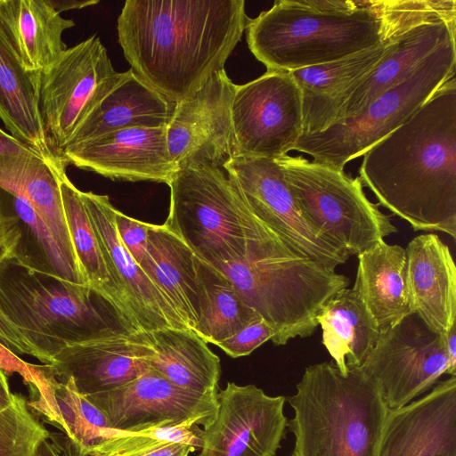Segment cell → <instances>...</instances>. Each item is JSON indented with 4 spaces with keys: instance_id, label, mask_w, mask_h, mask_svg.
<instances>
[{
    "instance_id": "3957f363",
    "label": "cell",
    "mask_w": 456,
    "mask_h": 456,
    "mask_svg": "<svg viewBox=\"0 0 456 456\" xmlns=\"http://www.w3.org/2000/svg\"><path fill=\"white\" fill-rule=\"evenodd\" d=\"M247 42L267 70L331 62L381 43L377 0H280L249 19Z\"/></svg>"
},
{
    "instance_id": "ac0fdd59",
    "label": "cell",
    "mask_w": 456,
    "mask_h": 456,
    "mask_svg": "<svg viewBox=\"0 0 456 456\" xmlns=\"http://www.w3.org/2000/svg\"><path fill=\"white\" fill-rule=\"evenodd\" d=\"M67 164L111 180L168 184L178 168L167 142L166 127L116 130L62 150Z\"/></svg>"
},
{
    "instance_id": "f546056e",
    "label": "cell",
    "mask_w": 456,
    "mask_h": 456,
    "mask_svg": "<svg viewBox=\"0 0 456 456\" xmlns=\"http://www.w3.org/2000/svg\"><path fill=\"white\" fill-rule=\"evenodd\" d=\"M322 330V344L343 375L360 368L380 331L353 289L339 290L317 317Z\"/></svg>"
},
{
    "instance_id": "f35d334b",
    "label": "cell",
    "mask_w": 456,
    "mask_h": 456,
    "mask_svg": "<svg viewBox=\"0 0 456 456\" xmlns=\"http://www.w3.org/2000/svg\"><path fill=\"white\" fill-rule=\"evenodd\" d=\"M115 222L122 243L140 265L146 254L148 224L129 217L118 209H116Z\"/></svg>"
},
{
    "instance_id": "603a6c76",
    "label": "cell",
    "mask_w": 456,
    "mask_h": 456,
    "mask_svg": "<svg viewBox=\"0 0 456 456\" xmlns=\"http://www.w3.org/2000/svg\"><path fill=\"white\" fill-rule=\"evenodd\" d=\"M411 305L433 332L445 335L456 325V268L438 235L420 234L405 248Z\"/></svg>"
},
{
    "instance_id": "d6986e66",
    "label": "cell",
    "mask_w": 456,
    "mask_h": 456,
    "mask_svg": "<svg viewBox=\"0 0 456 456\" xmlns=\"http://www.w3.org/2000/svg\"><path fill=\"white\" fill-rule=\"evenodd\" d=\"M376 456H456V377L389 410Z\"/></svg>"
},
{
    "instance_id": "bcb514c9",
    "label": "cell",
    "mask_w": 456,
    "mask_h": 456,
    "mask_svg": "<svg viewBox=\"0 0 456 456\" xmlns=\"http://www.w3.org/2000/svg\"><path fill=\"white\" fill-rule=\"evenodd\" d=\"M8 377L0 370V412L12 404L14 398L9 387Z\"/></svg>"
},
{
    "instance_id": "d590c367",
    "label": "cell",
    "mask_w": 456,
    "mask_h": 456,
    "mask_svg": "<svg viewBox=\"0 0 456 456\" xmlns=\"http://www.w3.org/2000/svg\"><path fill=\"white\" fill-rule=\"evenodd\" d=\"M0 370L6 377L19 374L30 393L28 405L51 424L54 419L53 391L58 382L52 364H33L22 360L0 342Z\"/></svg>"
},
{
    "instance_id": "b9f144b4",
    "label": "cell",
    "mask_w": 456,
    "mask_h": 456,
    "mask_svg": "<svg viewBox=\"0 0 456 456\" xmlns=\"http://www.w3.org/2000/svg\"><path fill=\"white\" fill-rule=\"evenodd\" d=\"M198 449L183 442H169L143 448L140 451L122 456H189Z\"/></svg>"
},
{
    "instance_id": "7402d4cb",
    "label": "cell",
    "mask_w": 456,
    "mask_h": 456,
    "mask_svg": "<svg viewBox=\"0 0 456 456\" xmlns=\"http://www.w3.org/2000/svg\"><path fill=\"white\" fill-rule=\"evenodd\" d=\"M400 34L381 32V43L372 48L289 71L302 94L303 134L324 131L333 124L352 88L375 69Z\"/></svg>"
},
{
    "instance_id": "277c9868",
    "label": "cell",
    "mask_w": 456,
    "mask_h": 456,
    "mask_svg": "<svg viewBox=\"0 0 456 456\" xmlns=\"http://www.w3.org/2000/svg\"><path fill=\"white\" fill-rule=\"evenodd\" d=\"M286 400L291 456H376L389 409L361 368L343 375L332 362L311 364Z\"/></svg>"
},
{
    "instance_id": "836d02e7",
    "label": "cell",
    "mask_w": 456,
    "mask_h": 456,
    "mask_svg": "<svg viewBox=\"0 0 456 456\" xmlns=\"http://www.w3.org/2000/svg\"><path fill=\"white\" fill-rule=\"evenodd\" d=\"M200 267L207 305L193 332L205 342L216 346L260 316L243 301L232 281L222 272L203 261Z\"/></svg>"
},
{
    "instance_id": "e575fe53",
    "label": "cell",
    "mask_w": 456,
    "mask_h": 456,
    "mask_svg": "<svg viewBox=\"0 0 456 456\" xmlns=\"http://www.w3.org/2000/svg\"><path fill=\"white\" fill-rule=\"evenodd\" d=\"M50 433L20 394L0 412V456H32L37 444Z\"/></svg>"
},
{
    "instance_id": "1f68e13d",
    "label": "cell",
    "mask_w": 456,
    "mask_h": 456,
    "mask_svg": "<svg viewBox=\"0 0 456 456\" xmlns=\"http://www.w3.org/2000/svg\"><path fill=\"white\" fill-rule=\"evenodd\" d=\"M66 166L63 164L60 167L59 185L65 220L79 268L88 285L112 307L123 327L121 305L82 200L81 191L67 176Z\"/></svg>"
},
{
    "instance_id": "f6af8a7d",
    "label": "cell",
    "mask_w": 456,
    "mask_h": 456,
    "mask_svg": "<svg viewBox=\"0 0 456 456\" xmlns=\"http://www.w3.org/2000/svg\"><path fill=\"white\" fill-rule=\"evenodd\" d=\"M54 9L61 13L63 11L82 9L97 4L99 0H50Z\"/></svg>"
},
{
    "instance_id": "30bf717a",
    "label": "cell",
    "mask_w": 456,
    "mask_h": 456,
    "mask_svg": "<svg viewBox=\"0 0 456 456\" xmlns=\"http://www.w3.org/2000/svg\"><path fill=\"white\" fill-rule=\"evenodd\" d=\"M122 77L96 35L68 48L40 72L39 110L54 154L61 157L77 128Z\"/></svg>"
},
{
    "instance_id": "9a60e30c",
    "label": "cell",
    "mask_w": 456,
    "mask_h": 456,
    "mask_svg": "<svg viewBox=\"0 0 456 456\" xmlns=\"http://www.w3.org/2000/svg\"><path fill=\"white\" fill-rule=\"evenodd\" d=\"M120 432L180 427L209 426L217 397L180 387L149 368L134 380L113 390L85 396Z\"/></svg>"
},
{
    "instance_id": "f1b7e54d",
    "label": "cell",
    "mask_w": 456,
    "mask_h": 456,
    "mask_svg": "<svg viewBox=\"0 0 456 456\" xmlns=\"http://www.w3.org/2000/svg\"><path fill=\"white\" fill-rule=\"evenodd\" d=\"M40 72L24 69L0 27V119L10 134L47 158L50 149L39 110Z\"/></svg>"
},
{
    "instance_id": "8992f818",
    "label": "cell",
    "mask_w": 456,
    "mask_h": 456,
    "mask_svg": "<svg viewBox=\"0 0 456 456\" xmlns=\"http://www.w3.org/2000/svg\"><path fill=\"white\" fill-rule=\"evenodd\" d=\"M11 255L0 261V310L45 364L67 346L126 331L89 285L29 269Z\"/></svg>"
},
{
    "instance_id": "74e56055",
    "label": "cell",
    "mask_w": 456,
    "mask_h": 456,
    "mask_svg": "<svg viewBox=\"0 0 456 456\" xmlns=\"http://www.w3.org/2000/svg\"><path fill=\"white\" fill-rule=\"evenodd\" d=\"M275 336L274 330L261 317L216 346L229 356L237 358L250 354L255 349Z\"/></svg>"
},
{
    "instance_id": "ba28073f",
    "label": "cell",
    "mask_w": 456,
    "mask_h": 456,
    "mask_svg": "<svg viewBox=\"0 0 456 456\" xmlns=\"http://www.w3.org/2000/svg\"><path fill=\"white\" fill-rule=\"evenodd\" d=\"M276 159L301 216L349 256H358L397 232L389 216L367 199L359 177L302 156Z\"/></svg>"
},
{
    "instance_id": "d6a6232c",
    "label": "cell",
    "mask_w": 456,
    "mask_h": 456,
    "mask_svg": "<svg viewBox=\"0 0 456 456\" xmlns=\"http://www.w3.org/2000/svg\"><path fill=\"white\" fill-rule=\"evenodd\" d=\"M63 164L67 165L62 157L57 155L47 158L36 156L23 173L4 189L18 193L28 200L61 248L78 265L65 220L59 185V170Z\"/></svg>"
},
{
    "instance_id": "ab89813d",
    "label": "cell",
    "mask_w": 456,
    "mask_h": 456,
    "mask_svg": "<svg viewBox=\"0 0 456 456\" xmlns=\"http://www.w3.org/2000/svg\"><path fill=\"white\" fill-rule=\"evenodd\" d=\"M18 237L0 245V261L12 253ZM0 342L15 354H27L33 356L45 364L42 354L34 348L9 322L0 310Z\"/></svg>"
},
{
    "instance_id": "60d3db41",
    "label": "cell",
    "mask_w": 456,
    "mask_h": 456,
    "mask_svg": "<svg viewBox=\"0 0 456 456\" xmlns=\"http://www.w3.org/2000/svg\"><path fill=\"white\" fill-rule=\"evenodd\" d=\"M18 236L17 218L10 206L7 191L0 187V245Z\"/></svg>"
},
{
    "instance_id": "4fadbf2b",
    "label": "cell",
    "mask_w": 456,
    "mask_h": 456,
    "mask_svg": "<svg viewBox=\"0 0 456 456\" xmlns=\"http://www.w3.org/2000/svg\"><path fill=\"white\" fill-rule=\"evenodd\" d=\"M252 212L297 254L335 270L350 256L298 211L276 159L237 155L223 167Z\"/></svg>"
},
{
    "instance_id": "83f0119b",
    "label": "cell",
    "mask_w": 456,
    "mask_h": 456,
    "mask_svg": "<svg viewBox=\"0 0 456 456\" xmlns=\"http://www.w3.org/2000/svg\"><path fill=\"white\" fill-rule=\"evenodd\" d=\"M135 334L152 351L150 368L180 387L217 397L219 357L195 332L165 328Z\"/></svg>"
},
{
    "instance_id": "4316f807",
    "label": "cell",
    "mask_w": 456,
    "mask_h": 456,
    "mask_svg": "<svg viewBox=\"0 0 456 456\" xmlns=\"http://www.w3.org/2000/svg\"><path fill=\"white\" fill-rule=\"evenodd\" d=\"M175 108V102L130 69L123 72L118 84L86 118L66 147L125 128L167 127Z\"/></svg>"
},
{
    "instance_id": "44dd1931",
    "label": "cell",
    "mask_w": 456,
    "mask_h": 456,
    "mask_svg": "<svg viewBox=\"0 0 456 456\" xmlns=\"http://www.w3.org/2000/svg\"><path fill=\"white\" fill-rule=\"evenodd\" d=\"M200 260L163 224H148L146 254L140 267L178 314L195 330L207 305Z\"/></svg>"
},
{
    "instance_id": "52a82bcc",
    "label": "cell",
    "mask_w": 456,
    "mask_h": 456,
    "mask_svg": "<svg viewBox=\"0 0 456 456\" xmlns=\"http://www.w3.org/2000/svg\"><path fill=\"white\" fill-rule=\"evenodd\" d=\"M167 185L170 207L163 225L214 267L246 260L273 231L222 168H180Z\"/></svg>"
},
{
    "instance_id": "ee69618b",
    "label": "cell",
    "mask_w": 456,
    "mask_h": 456,
    "mask_svg": "<svg viewBox=\"0 0 456 456\" xmlns=\"http://www.w3.org/2000/svg\"><path fill=\"white\" fill-rule=\"evenodd\" d=\"M444 347L448 359V375H456V325L444 335Z\"/></svg>"
},
{
    "instance_id": "6da1fadb",
    "label": "cell",
    "mask_w": 456,
    "mask_h": 456,
    "mask_svg": "<svg viewBox=\"0 0 456 456\" xmlns=\"http://www.w3.org/2000/svg\"><path fill=\"white\" fill-rule=\"evenodd\" d=\"M248 20L244 0H126L118 39L133 71L176 103L224 69Z\"/></svg>"
},
{
    "instance_id": "7a4b0ae2",
    "label": "cell",
    "mask_w": 456,
    "mask_h": 456,
    "mask_svg": "<svg viewBox=\"0 0 456 456\" xmlns=\"http://www.w3.org/2000/svg\"><path fill=\"white\" fill-rule=\"evenodd\" d=\"M360 179L415 231L456 237V79L363 154Z\"/></svg>"
},
{
    "instance_id": "ffe728a7",
    "label": "cell",
    "mask_w": 456,
    "mask_h": 456,
    "mask_svg": "<svg viewBox=\"0 0 456 456\" xmlns=\"http://www.w3.org/2000/svg\"><path fill=\"white\" fill-rule=\"evenodd\" d=\"M152 351L135 333L113 335L67 346L51 363L59 380L71 379L84 396L119 387L149 367Z\"/></svg>"
},
{
    "instance_id": "7bdbcfd3",
    "label": "cell",
    "mask_w": 456,
    "mask_h": 456,
    "mask_svg": "<svg viewBox=\"0 0 456 456\" xmlns=\"http://www.w3.org/2000/svg\"><path fill=\"white\" fill-rule=\"evenodd\" d=\"M33 154L39 153L0 127V159Z\"/></svg>"
},
{
    "instance_id": "7dc6e473",
    "label": "cell",
    "mask_w": 456,
    "mask_h": 456,
    "mask_svg": "<svg viewBox=\"0 0 456 456\" xmlns=\"http://www.w3.org/2000/svg\"><path fill=\"white\" fill-rule=\"evenodd\" d=\"M32 456H61L59 450L48 441V438L41 440L36 446Z\"/></svg>"
},
{
    "instance_id": "d4e9b609",
    "label": "cell",
    "mask_w": 456,
    "mask_h": 456,
    "mask_svg": "<svg viewBox=\"0 0 456 456\" xmlns=\"http://www.w3.org/2000/svg\"><path fill=\"white\" fill-rule=\"evenodd\" d=\"M352 288L381 332L413 314L407 280L405 248L385 240L357 256Z\"/></svg>"
},
{
    "instance_id": "4dcf8cb0",
    "label": "cell",
    "mask_w": 456,
    "mask_h": 456,
    "mask_svg": "<svg viewBox=\"0 0 456 456\" xmlns=\"http://www.w3.org/2000/svg\"><path fill=\"white\" fill-rule=\"evenodd\" d=\"M53 398L54 419L51 425L61 434H50L49 438L65 456H94L115 436L116 430L105 415L78 393L71 379H58Z\"/></svg>"
},
{
    "instance_id": "5b68a950",
    "label": "cell",
    "mask_w": 456,
    "mask_h": 456,
    "mask_svg": "<svg viewBox=\"0 0 456 456\" xmlns=\"http://www.w3.org/2000/svg\"><path fill=\"white\" fill-rule=\"evenodd\" d=\"M216 268L274 330L277 346L313 335L322 308L349 283L346 276L297 254L273 231L246 260Z\"/></svg>"
},
{
    "instance_id": "5bb4252c",
    "label": "cell",
    "mask_w": 456,
    "mask_h": 456,
    "mask_svg": "<svg viewBox=\"0 0 456 456\" xmlns=\"http://www.w3.org/2000/svg\"><path fill=\"white\" fill-rule=\"evenodd\" d=\"M236 86L222 69L175 103L166 133L170 157L178 169H223L237 155L232 119Z\"/></svg>"
},
{
    "instance_id": "8fae6325",
    "label": "cell",
    "mask_w": 456,
    "mask_h": 456,
    "mask_svg": "<svg viewBox=\"0 0 456 456\" xmlns=\"http://www.w3.org/2000/svg\"><path fill=\"white\" fill-rule=\"evenodd\" d=\"M232 119L237 155L281 158L303 134L301 91L289 72L267 70L236 86Z\"/></svg>"
},
{
    "instance_id": "8d00e7d4",
    "label": "cell",
    "mask_w": 456,
    "mask_h": 456,
    "mask_svg": "<svg viewBox=\"0 0 456 456\" xmlns=\"http://www.w3.org/2000/svg\"><path fill=\"white\" fill-rule=\"evenodd\" d=\"M202 429L199 426L159 428L140 432H120L106 441L94 456H122L143 448L169 442H183L202 446Z\"/></svg>"
},
{
    "instance_id": "9c48e42d",
    "label": "cell",
    "mask_w": 456,
    "mask_h": 456,
    "mask_svg": "<svg viewBox=\"0 0 456 456\" xmlns=\"http://www.w3.org/2000/svg\"><path fill=\"white\" fill-rule=\"evenodd\" d=\"M455 39H451L359 116L342 119L324 131L301 135L293 150L343 171L347 162L362 156L404 123L444 82L455 77Z\"/></svg>"
},
{
    "instance_id": "484cf974",
    "label": "cell",
    "mask_w": 456,
    "mask_h": 456,
    "mask_svg": "<svg viewBox=\"0 0 456 456\" xmlns=\"http://www.w3.org/2000/svg\"><path fill=\"white\" fill-rule=\"evenodd\" d=\"M74 26L50 0H0V27L28 71L53 65L68 49L63 32Z\"/></svg>"
},
{
    "instance_id": "7c38bea8",
    "label": "cell",
    "mask_w": 456,
    "mask_h": 456,
    "mask_svg": "<svg viewBox=\"0 0 456 456\" xmlns=\"http://www.w3.org/2000/svg\"><path fill=\"white\" fill-rule=\"evenodd\" d=\"M360 368L379 385L387 408L399 409L448 373L444 335L433 332L412 314L380 333Z\"/></svg>"
},
{
    "instance_id": "e0dca14e",
    "label": "cell",
    "mask_w": 456,
    "mask_h": 456,
    "mask_svg": "<svg viewBox=\"0 0 456 456\" xmlns=\"http://www.w3.org/2000/svg\"><path fill=\"white\" fill-rule=\"evenodd\" d=\"M81 198L121 305L125 330H188L122 243L116 227V208L109 197L81 191Z\"/></svg>"
},
{
    "instance_id": "cb8c5ba5",
    "label": "cell",
    "mask_w": 456,
    "mask_h": 456,
    "mask_svg": "<svg viewBox=\"0 0 456 456\" xmlns=\"http://www.w3.org/2000/svg\"><path fill=\"white\" fill-rule=\"evenodd\" d=\"M455 28L454 23L432 21L398 35L375 69L352 88L332 125L359 116L375 99L403 82L426 57L455 39Z\"/></svg>"
},
{
    "instance_id": "2e32d148",
    "label": "cell",
    "mask_w": 456,
    "mask_h": 456,
    "mask_svg": "<svg viewBox=\"0 0 456 456\" xmlns=\"http://www.w3.org/2000/svg\"><path fill=\"white\" fill-rule=\"evenodd\" d=\"M217 401L214 421L202 429L198 456H276L288 429L286 396L228 382Z\"/></svg>"
}]
</instances>
